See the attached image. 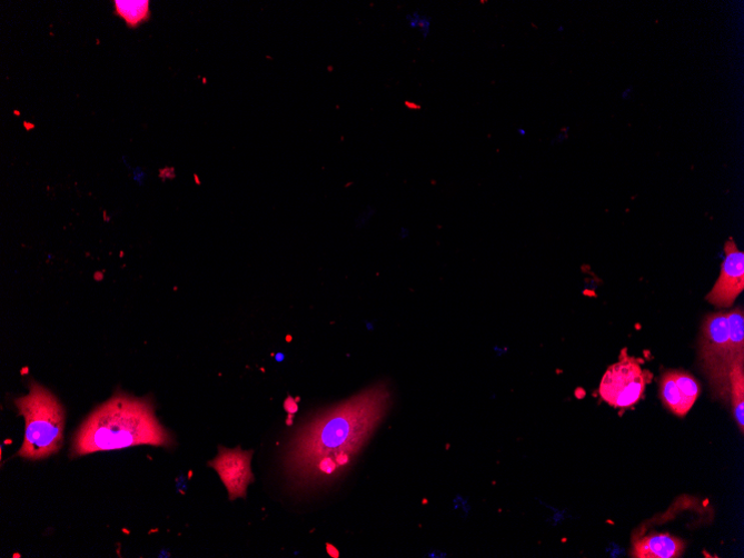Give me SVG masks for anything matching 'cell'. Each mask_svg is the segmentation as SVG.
Masks as SVG:
<instances>
[{"mask_svg":"<svg viewBox=\"0 0 744 558\" xmlns=\"http://www.w3.org/2000/svg\"><path fill=\"white\" fill-rule=\"evenodd\" d=\"M16 406L26 419L24 442L17 456L41 460L59 452L66 428V410L59 399L33 381L30 393L16 399Z\"/></svg>","mask_w":744,"mask_h":558,"instance_id":"277c9868","label":"cell"},{"mask_svg":"<svg viewBox=\"0 0 744 558\" xmlns=\"http://www.w3.org/2000/svg\"><path fill=\"white\" fill-rule=\"evenodd\" d=\"M744 359V312L707 315L701 327L697 360L713 395L728 400V373L734 361Z\"/></svg>","mask_w":744,"mask_h":558,"instance_id":"3957f363","label":"cell"},{"mask_svg":"<svg viewBox=\"0 0 744 558\" xmlns=\"http://www.w3.org/2000/svg\"><path fill=\"white\" fill-rule=\"evenodd\" d=\"M327 551H328V554H329L331 557H334V558H338V557H339V551H338V549H337L334 545H331V544H328V545H327Z\"/></svg>","mask_w":744,"mask_h":558,"instance_id":"5bb4252c","label":"cell"},{"mask_svg":"<svg viewBox=\"0 0 744 558\" xmlns=\"http://www.w3.org/2000/svg\"><path fill=\"white\" fill-rule=\"evenodd\" d=\"M390 399L388 387L378 383L309 417L282 448L290 487L319 489L346 471L383 421Z\"/></svg>","mask_w":744,"mask_h":558,"instance_id":"6da1fadb","label":"cell"},{"mask_svg":"<svg viewBox=\"0 0 744 558\" xmlns=\"http://www.w3.org/2000/svg\"><path fill=\"white\" fill-rule=\"evenodd\" d=\"M653 373L644 368L641 358L621 350L618 361L607 368L602 377L598 393L603 401L615 409H629L644 397Z\"/></svg>","mask_w":744,"mask_h":558,"instance_id":"5b68a950","label":"cell"},{"mask_svg":"<svg viewBox=\"0 0 744 558\" xmlns=\"http://www.w3.org/2000/svg\"><path fill=\"white\" fill-rule=\"evenodd\" d=\"M728 399L740 431H744V359L732 363L728 373Z\"/></svg>","mask_w":744,"mask_h":558,"instance_id":"30bf717a","label":"cell"},{"mask_svg":"<svg viewBox=\"0 0 744 558\" xmlns=\"http://www.w3.org/2000/svg\"><path fill=\"white\" fill-rule=\"evenodd\" d=\"M254 454V450H242L241 447L220 446L219 455L208 462L219 474L230 500L247 498L248 487L256 480L251 470Z\"/></svg>","mask_w":744,"mask_h":558,"instance_id":"8992f818","label":"cell"},{"mask_svg":"<svg viewBox=\"0 0 744 558\" xmlns=\"http://www.w3.org/2000/svg\"><path fill=\"white\" fill-rule=\"evenodd\" d=\"M285 409L289 415H295L298 411V405L295 402L294 398L289 397L285 402Z\"/></svg>","mask_w":744,"mask_h":558,"instance_id":"4fadbf2b","label":"cell"},{"mask_svg":"<svg viewBox=\"0 0 744 558\" xmlns=\"http://www.w3.org/2000/svg\"><path fill=\"white\" fill-rule=\"evenodd\" d=\"M141 445L172 448L176 441L157 418L151 399L117 393L96 409L77 431L71 456Z\"/></svg>","mask_w":744,"mask_h":558,"instance_id":"7a4b0ae2","label":"cell"},{"mask_svg":"<svg viewBox=\"0 0 744 558\" xmlns=\"http://www.w3.org/2000/svg\"><path fill=\"white\" fill-rule=\"evenodd\" d=\"M149 2H116V11L128 24L136 29L149 19Z\"/></svg>","mask_w":744,"mask_h":558,"instance_id":"8fae6325","label":"cell"},{"mask_svg":"<svg viewBox=\"0 0 744 558\" xmlns=\"http://www.w3.org/2000/svg\"><path fill=\"white\" fill-rule=\"evenodd\" d=\"M407 20L409 27L414 30L418 29L425 40L429 37L431 28V19L429 17L416 12L413 16H409Z\"/></svg>","mask_w":744,"mask_h":558,"instance_id":"7c38bea8","label":"cell"},{"mask_svg":"<svg viewBox=\"0 0 744 558\" xmlns=\"http://www.w3.org/2000/svg\"><path fill=\"white\" fill-rule=\"evenodd\" d=\"M427 502H428V500H427V499H424L423 504L426 505Z\"/></svg>","mask_w":744,"mask_h":558,"instance_id":"9a60e30c","label":"cell"},{"mask_svg":"<svg viewBox=\"0 0 744 558\" xmlns=\"http://www.w3.org/2000/svg\"><path fill=\"white\" fill-rule=\"evenodd\" d=\"M725 258L720 276L705 300L715 308H731L744 290V253L728 239L724 245Z\"/></svg>","mask_w":744,"mask_h":558,"instance_id":"52a82bcc","label":"cell"},{"mask_svg":"<svg viewBox=\"0 0 744 558\" xmlns=\"http://www.w3.org/2000/svg\"><path fill=\"white\" fill-rule=\"evenodd\" d=\"M685 541L668 532H656L635 539L631 557L633 558H678L685 551Z\"/></svg>","mask_w":744,"mask_h":558,"instance_id":"9c48e42d","label":"cell"},{"mask_svg":"<svg viewBox=\"0 0 744 558\" xmlns=\"http://www.w3.org/2000/svg\"><path fill=\"white\" fill-rule=\"evenodd\" d=\"M702 392L700 381L679 369L664 371L658 380V397L663 406L677 417H685Z\"/></svg>","mask_w":744,"mask_h":558,"instance_id":"ba28073f","label":"cell"}]
</instances>
